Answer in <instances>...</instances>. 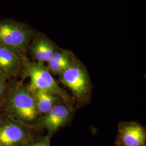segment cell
Wrapping results in <instances>:
<instances>
[{"label":"cell","instance_id":"6da1fadb","mask_svg":"<svg viewBox=\"0 0 146 146\" xmlns=\"http://www.w3.org/2000/svg\"><path fill=\"white\" fill-rule=\"evenodd\" d=\"M5 109L11 120L35 127L40 114L28 86L18 84L8 93L5 101Z\"/></svg>","mask_w":146,"mask_h":146},{"label":"cell","instance_id":"7a4b0ae2","mask_svg":"<svg viewBox=\"0 0 146 146\" xmlns=\"http://www.w3.org/2000/svg\"><path fill=\"white\" fill-rule=\"evenodd\" d=\"M21 63L24 76L31 80L29 87L38 89L57 95L72 104V98L58 85L44 63L31 62L27 58H21Z\"/></svg>","mask_w":146,"mask_h":146},{"label":"cell","instance_id":"3957f363","mask_svg":"<svg viewBox=\"0 0 146 146\" xmlns=\"http://www.w3.org/2000/svg\"><path fill=\"white\" fill-rule=\"evenodd\" d=\"M36 34L27 24L11 19L0 20V46L19 54L30 44Z\"/></svg>","mask_w":146,"mask_h":146},{"label":"cell","instance_id":"277c9868","mask_svg":"<svg viewBox=\"0 0 146 146\" xmlns=\"http://www.w3.org/2000/svg\"><path fill=\"white\" fill-rule=\"evenodd\" d=\"M60 80L72 91L78 102L88 101L92 90L90 80L84 64L76 57L72 64L60 75Z\"/></svg>","mask_w":146,"mask_h":146},{"label":"cell","instance_id":"5b68a950","mask_svg":"<svg viewBox=\"0 0 146 146\" xmlns=\"http://www.w3.org/2000/svg\"><path fill=\"white\" fill-rule=\"evenodd\" d=\"M37 129L10 118L3 120L0 122V146H24L38 137Z\"/></svg>","mask_w":146,"mask_h":146},{"label":"cell","instance_id":"8992f818","mask_svg":"<svg viewBox=\"0 0 146 146\" xmlns=\"http://www.w3.org/2000/svg\"><path fill=\"white\" fill-rule=\"evenodd\" d=\"M72 104L63 100L38 120L35 127L38 129H47V136L51 138L57 131L69 123L72 117Z\"/></svg>","mask_w":146,"mask_h":146},{"label":"cell","instance_id":"52a82bcc","mask_svg":"<svg viewBox=\"0 0 146 146\" xmlns=\"http://www.w3.org/2000/svg\"><path fill=\"white\" fill-rule=\"evenodd\" d=\"M115 146H146L145 127L136 122H120Z\"/></svg>","mask_w":146,"mask_h":146},{"label":"cell","instance_id":"ba28073f","mask_svg":"<svg viewBox=\"0 0 146 146\" xmlns=\"http://www.w3.org/2000/svg\"><path fill=\"white\" fill-rule=\"evenodd\" d=\"M31 57L39 62H48L58 50V48L43 34H35L29 45Z\"/></svg>","mask_w":146,"mask_h":146},{"label":"cell","instance_id":"9c48e42d","mask_svg":"<svg viewBox=\"0 0 146 146\" xmlns=\"http://www.w3.org/2000/svg\"><path fill=\"white\" fill-rule=\"evenodd\" d=\"M22 68L19 54L0 46V75L7 78L16 76Z\"/></svg>","mask_w":146,"mask_h":146},{"label":"cell","instance_id":"30bf717a","mask_svg":"<svg viewBox=\"0 0 146 146\" xmlns=\"http://www.w3.org/2000/svg\"><path fill=\"white\" fill-rule=\"evenodd\" d=\"M29 88L35 100L37 110L40 115L46 114L55 105L64 100L58 96L47 93L42 90Z\"/></svg>","mask_w":146,"mask_h":146},{"label":"cell","instance_id":"8fae6325","mask_svg":"<svg viewBox=\"0 0 146 146\" xmlns=\"http://www.w3.org/2000/svg\"><path fill=\"white\" fill-rule=\"evenodd\" d=\"M73 63L61 62L54 60L53 58H51L47 62V66L46 67L51 74L60 75L68 69Z\"/></svg>","mask_w":146,"mask_h":146},{"label":"cell","instance_id":"7c38bea8","mask_svg":"<svg viewBox=\"0 0 146 146\" xmlns=\"http://www.w3.org/2000/svg\"><path fill=\"white\" fill-rule=\"evenodd\" d=\"M50 139L48 136H38L28 142L24 146H50Z\"/></svg>","mask_w":146,"mask_h":146},{"label":"cell","instance_id":"4fadbf2b","mask_svg":"<svg viewBox=\"0 0 146 146\" xmlns=\"http://www.w3.org/2000/svg\"><path fill=\"white\" fill-rule=\"evenodd\" d=\"M8 94L6 78L0 75V104L5 102Z\"/></svg>","mask_w":146,"mask_h":146}]
</instances>
